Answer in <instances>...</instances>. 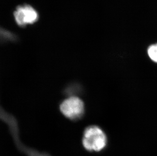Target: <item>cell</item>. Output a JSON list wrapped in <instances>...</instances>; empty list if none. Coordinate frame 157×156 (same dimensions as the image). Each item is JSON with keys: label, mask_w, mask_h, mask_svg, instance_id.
Instances as JSON below:
<instances>
[{"label": "cell", "mask_w": 157, "mask_h": 156, "mask_svg": "<svg viewBox=\"0 0 157 156\" xmlns=\"http://www.w3.org/2000/svg\"><path fill=\"white\" fill-rule=\"evenodd\" d=\"M83 147L90 152H100L106 147L107 139L104 131L97 126L86 128L82 138Z\"/></svg>", "instance_id": "cell-1"}, {"label": "cell", "mask_w": 157, "mask_h": 156, "mask_svg": "<svg viewBox=\"0 0 157 156\" xmlns=\"http://www.w3.org/2000/svg\"><path fill=\"white\" fill-rule=\"evenodd\" d=\"M60 109L66 117L72 120H76L80 119L83 115L85 106L79 98L72 96L63 102Z\"/></svg>", "instance_id": "cell-2"}, {"label": "cell", "mask_w": 157, "mask_h": 156, "mask_svg": "<svg viewBox=\"0 0 157 156\" xmlns=\"http://www.w3.org/2000/svg\"><path fill=\"white\" fill-rule=\"evenodd\" d=\"M14 16L18 25L25 27L36 22L39 18L37 11L29 5H24L17 7Z\"/></svg>", "instance_id": "cell-3"}, {"label": "cell", "mask_w": 157, "mask_h": 156, "mask_svg": "<svg viewBox=\"0 0 157 156\" xmlns=\"http://www.w3.org/2000/svg\"><path fill=\"white\" fill-rule=\"evenodd\" d=\"M147 53L150 58L157 63V44L150 46L147 50Z\"/></svg>", "instance_id": "cell-4"}]
</instances>
